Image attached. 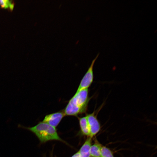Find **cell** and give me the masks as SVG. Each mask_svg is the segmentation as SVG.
Returning <instances> with one entry per match:
<instances>
[{"mask_svg": "<svg viewBox=\"0 0 157 157\" xmlns=\"http://www.w3.org/2000/svg\"><path fill=\"white\" fill-rule=\"evenodd\" d=\"M79 121L81 130L82 134L88 137H90V130L86 116L79 118Z\"/></svg>", "mask_w": 157, "mask_h": 157, "instance_id": "obj_7", "label": "cell"}, {"mask_svg": "<svg viewBox=\"0 0 157 157\" xmlns=\"http://www.w3.org/2000/svg\"><path fill=\"white\" fill-rule=\"evenodd\" d=\"M88 88L76 92L63 110L65 116H77L87 110L90 100Z\"/></svg>", "mask_w": 157, "mask_h": 157, "instance_id": "obj_1", "label": "cell"}, {"mask_svg": "<svg viewBox=\"0 0 157 157\" xmlns=\"http://www.w3.org/2000/svg\"><path fill=\"white\" fill-rule=\"evenodd\" d=\"M12 1L0 0V5L1 8H9L10 10H13L14 4Z\"/></svg>", "mask_w": 157, "mask_h": 157, "instance_id": "obj_10", "label": "cell"}, {"mask_svg": "<svg viewBox=\"0 0 157 157\" xmlns=\"http://www.w3.org/2000/svg\"><path fill=\"white\" fill-rule=\"evenodd\" d=\"M26 129L34 133L42 143L51 140L62 141L59 136L56 128L43 121L34 126Z\"/></svg>", "mask_w": 157, "mask_h": 157, "instance_id": "obj_2", "label": "cell"}, {"mask_svg": "<svg viewBox=\"0 0 157 157\" xmlns=\"http://www.w3.org/2000/svg\"><path fill=\"white\" fill-rule=\"evenodd\" d=\"M95 112L87 114L86 116L90 132V137L92 138L100 131L101 128L100 124L97 118Z\"/></svg>", "mask_w": 157, "mask_h": 157, "instance_id": "obj_4", "label": "cell"}, {"mask_svg": "<svg viewBox=\"0 0 157 157\" xmlns=\"http://www.w3.org/2000/svg\"><path fill=\"white\" fill-rule=\"evenodd\" d=\"M101 144L96 140L94 143L91 145L90 149V155L94 157H101Z\"/></svg>", "mask_w": 157, "mask_h": 157, "instance_id": "obj_8", "label": "cell"}, {"mask_svg": "<svg viewBox=\"0 0 157 157\" xmlns=\"http://www.w3.org/2000/svg\"><path fill=\"white\" fill-rule=\"evenodd\" d=\"M99 54V53H98L92 60L87 71L81 80L76 92L88 88L92 84L94 79L93 66Z\"/></svg>", "mask_w": 157, "mask_h": 157, "instance_id": "obj_3", "label": "cell"}, {"mask_svg": "<svg viewBox=\"0 0 157 157\" xmlns=\"http://www.w3.org/2000/svg\"><path fill=\"white\" fill-rule=\"evenodd\" d=\"M90 157H93V156H90Z\"/></svg>", "mask_w": 157, "mask_h": 157, "instance_id": "obj_12", "label": "cell"}, {"mask_svg": "<svg viewBox=\"0 0 157 157\" xmlns=\"http://www.w3.org/2000/svg\"><path fill=\"white\" fill-rule=\"evenodd\" d=\"M71 157H79V151H78L75 154Z\"/></svg>", "mask_w": 157, "mask_h": 157, "instance_id": "obj_11", "label": "cell"}, {"mask_svg": "<svg viewBox=\"0 0 157 157\" xmlns=\"http://www.w3.org/2000/svg\"><path fill=\"white\" fill-rule=\"evenodd\" d=\"M92 138L88 137L84 143L78 151L79 157H90V149L92 144Z\"/></svg>", "mask_w": 157, "mask_h": 157, "instance_id": "obj_6", "label": "cell"}, {"mask_svg": "<svg viewBox=\"0 0 157 157\" xmlns=\"http://www.w3.org/2000/svg\"><path fill=\"white\" fill-rule=\"evenodd\" d=\"M101 157H114L112 151L108 148L102 146L101 151Z\"/></svg>", "mask_w": 157, "mask_h": 157, "instance_id": "obj_9", "label": "cell"}, {"mask_svg": "<svg viewBox=\"0 0 157 157\" xmlns=\"http://www.w3.org/2000/svg\"><path fill=\"white\" fill-rule=\"evenodd\" d=\"M65 116L63 110L47 115L43 122L56 128Z\"/></svg>", "mask_w": 157, "mask_h": 157, "instance_id": "obj_5", "label": "cell"}]
</instances>
